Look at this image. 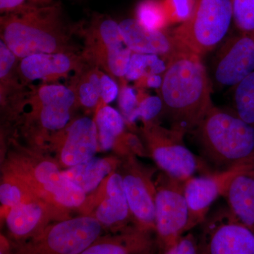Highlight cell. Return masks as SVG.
Returning a JSON list of instances; mask_svg holds the SVG:
<instances>
[{"instance_id":"6da1fadb","label":"cell","mask_w":254,"mask_h":254,"mask_svg":"<svg viewBox=\"0 0 254 254\" xmlns=\"http://www.w3.org/2000/svg\"><path fill=\"white\" fill-rule=\"evenodd\" d=\"M158 90L170 128L185 135L194 131L214 106L201 57L188 50L170 60Z\"/></svg>"},{"instance_id":"7a4b0ae2","label":"cell","mask_w":254,"mask_h":254,"mask_svg":"<svg viewBox=\"0 0 254 254\" xmlns=\"http://www.w3.org/2000/svg\"><path fill=\"white\" fill-rule=\"evenodd\" d=\"M76 36V23L68 21L59 0L0 17L1 40L19 60L43 53H82Z\"/></svg>"},{"instance_id":"3957f363","label":"cell","mask_w":254,"mask_h":254,"mask_svg":"<svg viewBox=\"0 0 254 254\" xmlns=\"http://www.w3.org/2000/svg\"><path fill=\"white\" fill-rule=\"evenodd\" d=\"M191 133L214 171L254 165V127L234 110L213 106Z\"/></svg>"},{"instance_id":"277c9868","label":"cell","mask_w":254,"mask_h":254,"mask_svg":"<svg viewBox=\"0 0 254 254\" xmlns=\"http://www.w3.org/2000/svg\"><path fill=\"white\" fill-rule=\"evenodd\" d=\"M233 0H195L191 14L172 34L182 48L202 57L216 48L233 21Z\"/></svg>"},{"instance_id":"5b68a950","label":"cell","mask_w":254,"mask_h":254,"mask_svg":"<svg viewBox=\"0 0 254 254\" xmlns=\"http://www.w3.org/2000/svg\"><path fill=\"white\" fill-rule=\"evenodd\" d=\"M101 232V223L93 217L63 220L18 243L13 254H80L99 238Z\"/></svg>"},{"instance_id":"8992f818","label":"cell","mask_w":254,"mask_h":254,"mask_svg":"<svg viewBox=\"0 0 254 254\" xmlns=\"http://www.w3.org/2000/svg\"><path fill=\"white\" fill-rule=\"evenodd\" d=\"M143 133L152 158L168 176L185 182L199 170L213 171L185 145L182 132L149 122L143 123Z\"/></svg>"},{"instance_id":"52a82bcc","label":"cell","mask_w":254,"mask_h":254,"mask_svg":"<svg viewBox=\"0 0 254 254\" xmlns=\"http://www.w3.org/2000/svg\"><path fill=\"white\" fill-rule=\"evenodd\" d=\"M185 182L164 173L155 188V231L163 252L190 232Z\"/></svg>"},{"instance_id":"ba28073f","label":"cell","mask_w":254,"mask_h":254,"mask_svg":"<svg viewBox=\"0 0 254 254\" xmlns=\"http://www.w3.org/2000/svg\"><path fill=\"white\" fill-rule=\"evenodd\" d=\"M202 225L198 239L201 254H254V232L227 207L208 215Z\"/></svg>"},{"instance_id":"9c48e42d","label":"cell","mask_w":254,"mask_h":254,"mask_svg":"<svg viewBox=\"0 0 254 254\" xmlns=\"http://www.w3.org/2000/svg\"><path fill=\"white\" fill-rule=\"evenodd\" d=\"M26 105L31 106L30 118L46 131L64 129L71 120V113L78 106L72 88L60 83L31 85Z\"/></svg>"},{"instance_id":"30bf717a","label":"cell","mask_w":254,"mask_h":254,"mask_svg":"<svg viewBox=\"0 0 254 254\" xmlns=\"http://www.w3.org/2000/svg\"><path fill=\"white\" fill-rule=\"evenodd\" d=\"M254 169V165L223 171H212L191 177L185 182V195L189 209V230L203 223L210 206L223 197L232 179L242 172Z\"/></svg>"},{"instance_id":"8fae6325","label":"cell","mask_w":254,"mask_h":254,"mask_svg":"<svg viewBox=\"0 0 254 254\" xmlns=\"http://www.w3.org/2000/svg\"><path fill=\"white\" fill-rule=\"evenodd\" d=\"M76 33L83 43L82 55L101 70L112 53L126 46L120 23L106 14L93 13L76 23Z\"/></svg>"},{"instance_id":"7c38bea8","label":"cell","mask_w":254,"mask_h":254,"mask_svg":"<svg viewBox=\"0 0 254 254\" xmlns=\"http://www.w3.org/2000/svg\"><path fill=\"white\" fill-rule=\"evenodd\" d=\"M88 63L82 53H43L20 60L18 71L27 85L36 81L43 83H59L62 78L72 77Z\"/></svg>"},{"instance_id":"4fadbf2b","label":"cell","mask_w":254,"mask_h":254,"mask_svg":"<svg viewBox=\"0 0 254 254\" xmlns=\"http://www.w3.org/2000/svg\"><path fill=\"white\" fill-rule=\"evenodd\" d=\"M254 71V40L239 33L219 50L214 76L219 85L236 86Z\"/></svg>"},{"instance_id":"5bb4252c","label":"cell","mask_w":254,"mask_h":254,"mask_svg":"<svg viewBox=\"0 0 254 254\" xmlns=\"http://www.w3.org/2000/svg\"><path fill=\"white\" fill-rule=\"evenodd\" d=\"M120 26L125 45L132 53L158 55L171 60L177 53L187 50L166 29H149L135 18L123 20Z\"/></svg>"},{"instance_id":"9a60e30c","label":"cell","mask_w":254,"mask_h":254,"mask_svg":"<svg viewBox=\"0 0 254 254\" xmlns=\"http://www.w3.org/2000/svg\"><path fill=\"white\" fill-rule=\"evenodd\" d=\"M60 133V158L64 165L72 167L93 158L99 145L95 120L88 117L78 118Z\"/></svg>"},{"instance_id":"2e32d148","label":"cell","mask_w":254,"mask_h":254,"mask_svg":"<svg viewBox=\"0 0 254 254\" xmlns=\"http://www.w3.org/2000/svg\"><path fill=\"white\" fill-rule=\"evenodd\" d=\"M123 177L130 212L136 220V227L146 232L155 231V187L137 167Z\"/></svg>"},{"instance_id":"e0dca14e","label":"cell","mask_w":254,"mask_h":254,"mask_svg":"<svg viewBox=\"0 0 254 254\" xmlns=\"http://www.w3.org/2000/svg\"><path fill=\"white\" fill-rule=\"evenodd\" d=\"M19 60L0 40V103L4 109H23L29 96L31 85L20 76Z\"/></svg>"},{"instance_id":"ac0fdd59","label":"cell","mask_w":254,"mask_h":254,"mask_svg":"<svg viewBox=\"0 0 254 254\" xmlns=\"http://www.w3.org/2000/svg\"><path fill=\"white\" fill-rule=\"evenodd\" d=\"M34 175L45 190L63 206L78 207L86 199V193L68 180L54 163L41 162L35 169Z\"/></svg>"},{"instance_id":"d6986e66","label":"cell","mask_w":254,"mask_h":254,"mask_svg":"<svg viewBox=\"0 0 254 254\" xmlns=\"http://www.w3.org/2000/svg\"><path fill=\"white\" fill-rule=\"evenodd\" d=\"M223 197L233 216L254 232V169L234 177Z\"/></svg>"},{"instance_id":"ffe728a7","label":"cell","mask_w":254,"mask_h":254,"mask_svg":"<svg viewBox=\"0 0 254 254\" xmlns=\"http://www.w3.org/2000/svg\"><path fill=\"white\" fill-rule=\"evenodd\" d=\"M149 233L133 227L117 236L99 237L80 254H146L152 246Z\"/></svg>"},{"instance_id":"44dd1931","label":"cell","mask_w":254,"mask_h":254,"mask_svg":"<svg viewBox=\"0 0 254 254\" xmlns=\"http://www.w3.org/2000/svg\"><path fill=\"white\" fill-rule=\"evenodd\" d=\"M131 215L123 185V177L114 173L108 179L106 196L96 211L97 220L105 226H115L127 221Z\"/></svg>"},{"instance_id":"7402d4cb","label":"cell","mask_w":254,"mask_h":254,"mask_svg":"<svg viewBox=\"0 0 254 254\" xmlns=\"http://www.w3.org/2000/svg\"><path fill=\"white\" fill-rule=\"evenodd\" d=\"M43 208L37 202L23 201L10 209L6 222L11 236L18 243L36 237L43 226Z\"/></svg>"},{"instance_id":"603a6c76","label":"cell","mask_w":254,"mask_h":254,"mask_svg":"<svg viewBox=\"0 0 254 254\" xmlns=\"http://www.w3.org/2000/svg\"><path fill=\"white\" fill-rule=\"evenodd\" d=\"M103 72L98 66L88 63L69 78L68 86L74 91L78 106L86 109H98L100 101V77Z\"/></svg>"},{"instance_id":"cb8c5ba5","label":"cell","mask_w":254,"mask_h":254,"mask_svg":"<svg viewBox=\"0 0 254 254\" xmlns=\"http://www.w3.org/2000/svg\"><path fill=\"white\" fill-rule=\"evenodd\" d=\"M111 170L112 165L108 160L93 158L84 163L70 167L63 174L86 193L96 189Z\"/></svg>"},{"instance_id":"d4e9b609","label":"cell","mask_w":254,"mask_h":254,"mask_svg":"<svg viewBox=\"0 0 254 254\" xmlns=\"http://www.w3.org/2000/svg\"><path fill=\"white\" fill-rule=\"evenodd\" d=\"M95 121L102 150L111 149L118 141L123 144L126 122L118 110L108 105L103 107L97 111Z\"/></svg>"},{"instance_id":"484cf974","label":"cell","mask_w":254,"mask_h":254,"mask_svg":"<svg viewBox=\"0 0 254 254\" xmlns=\"http://www.w3.org/2000/svg\"><path fill=\"white\" fill-rule=\"evenodd\" d=\"M170 60L158 55L132 53L125 79L136 81L145 75H163Z\"/></svg>"},{"instance_id":"4316f807","label":"cell","mask_w":254,"mask_h":254,"mask_svg":"<svg viewBox=\"0 0 254 254\" xmlns=\"http://www.w3.org/2000/svg\"><path fill=\"white\" fill-rule=\"evenodd\" d=\"M135 18L145 27L151 30H165L170 23L163 0H143L135 10Z\"/></svg>"},{"instance_id":"83f0119b","label":"cell","mask_w":254,"mask_h":254,"mask_svg":"<svg viewBox=\"0 0 254 254\" xmlns=\"http://www.w3.org/2000/svg\"><path fill=\"white\" fill-rule=\"evenodd\" d=\"M234 111L254 127V71L235 86Z\"/></svg>"},{"instance_id":"f1b7e54d","label":"cell","mask_w":254,"mask_h":254,"mask_svg":"<svg viewBox=\"0 0 254 254\" xmlns=\"http://www.w3.org/2000/svg\"><path fill=\"white\" fill-rule=\"evenodd\" d=\"M137 89V88H136ZM138 104L134 113L128 120V124L134 123L138 119H141L143 123L155 122L158 115L163 113V105L160 96L146 94L144 89H137Z\"/></svg>"},{"instance_id":"f546056e","label":"cell","mask_w":254,"mask_h":254,"mask_svg":"<svg viewBox=\"0 0 254 254\" xmlns=\"http://www.w3.org/2000/svg\"><path fill=\"white\" fill-rule=\"evenodd\" d=\"M233 21L240 33L254 40V0H233Z\"/></svg>"},{"instance_id":"4dcf8cb0","label":"cell","mask_w":254,"mask_h":254,"mask_svg":"<svg viewBox=\"0 0 254 254\" xmlns=\"http://www.w3.org/2000/svg\"><path fill=\"white\" fill-rule=\"evenodd\" d=\"M170 24L185 22L193 11L195 0H163Z\"/></svg>"},{"instance_id":"1f68e13d","label":"cell","mask_w":254,"mask_h":254,"mask_svg":"<svg viewBox=\"0 0 254 254\" xmlns=\"http://www.w3.org/2000/svg\"><path fill=\"white\" fill-rule=\"evenodd\" d=\"M119 86V106L125 122L128 123V120L138 107V94L133 88L127 85L126 80L120 82Z\"/></svg>"},{"instance_id":"d6a6232c","label":"cell","mask_w":254,"mask_h":254,"mask_svg":"<svg viewBox=\"0 0 254 254\" xmlns=\"http://www.w3.org/2000/svg\"><path fill=\"white\" fill-rule=\"evenodd\" d=\"M57 0H0L1 15L20 12L53 4Z\"/></svg>"},{"instance_id":"836d02e7","label":"cell","mask_w":254,"mask_h":254,"mask_svg":"<svg viewBox=\"0 0 254 254\" xmlns=\"http://www.w3.org/2000/svg\"><path fill=\"white\" fill-rule=\"evenodd\" d=\"M163 254H201L199 242L193 234L187 232L175 245L163 252Z\"/></svg>"},{"instance_id":"e575fe53","label":"cell","mask_w":254,"mask_h":254,"mask_svg":"<svg viewBox=\"0 0 254 254\" xmlns=\"http://www.w3.org/2000/svg\"><path fill=\"white\" fill-rule=\"evenodd\" d=\"M120 86L116 80L103 71L100 77V101L97 111L100 108L113 103L118 98Z\"/></svg>"},{"instance_id":"d590c367","label":"cell","mask_w":254,"mask_h":254,"mask_svg":"<svg viewBox=\"0 0 254 254\" xmlns=\"http://www.w3.org/2000/svg\"><path fill=\"white\" fill-rule=\"evenodd\" d=\"M23 193L19 187L11 182H4L0 187V200L5 206L14 208L26 200H23Z\"/></svg>"},{"instance_id":"8d00e7d4","label":"cell","mask_w":254,"mask_h":254,"mask_svg":"<svg viewBox=\"0 0 254 254\" xmlns=\"http://www.w3.org/2000/svg\"><path fill=\"white\" fill-rule=\"evenodd\" d=\"M163 81V75L148 74L142 76L139 79L135 82V87L137 89H144V88H160Z\"/></svg>"}]
</instances>
